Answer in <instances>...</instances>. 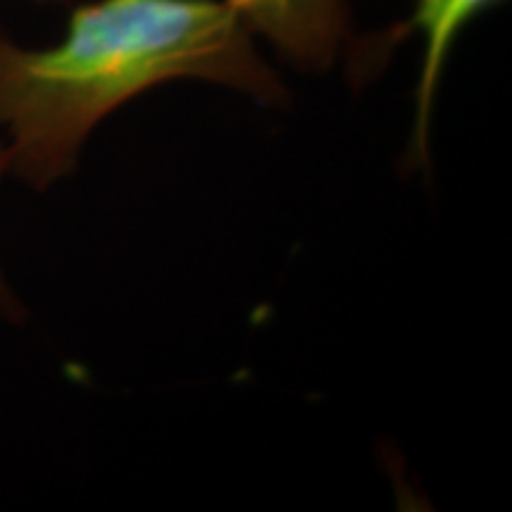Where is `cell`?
Here are the masks:
<instances>
[{"label":"cell","instance_id":"3957f363","mask_svg":"<svg viewBox=\"0 0 512 512\" xmlns=\"http://www.w3.org/2000/svg\"><path fill=\"white\" fill-rule=\"evenodd\" d=\"M498 0H415L413 17L406 22V31L422 34V62L418 88H415V124H413V159L430 157V126L434 100L441 76H444L448 55L472 17Z\"/></svg>","mask_w":512,"mask_h":512},{"label":"cell","instance_id":"5b68a950","mask_svg":"<svg viewBox=\"0 0 512 512\" xmlns=\"http://www.w3.org/2000/svg\"><path fill=\"white\" fill-rule=\"evenodd\" d=\"M43 3H64V0H43Z\"/></svg>","mask_w":512,"mask_h":512},{"label":"cell","instance_id":"277c9868","mask_svg":"<svg viewBox=\"0 0 512 512\" xmlns=\"http://www.w3.org/2000/svg\"><path fill=\"white\" fill-rule=\"evenodd\" d=\"M10 169V157H8V147H5L3 138H0V178H3L5 171ZM0 313L8 318H17L19 313H22V306L15 299V294L8 285H5L3 280V273H0Z\"/></svg>","mask_w":512,"mask_h":512},{"label":"cell","instance_id":"7a4b0ae2","mask_svg":"<svg viewBox=\"0 0 512 512\" xmlns=\"http://www.w3.org/2000/svg\"><path fill=\"white\" fill-rule=\"evenodd\" d=\"M254 38L290 67L325 74L349 53L354 27L347 0H226Z\"/></svg>","mask_w":512,"mask_h":512},{"label":"cell","instance_id":"6da1fadb","mask_svg":"<svg viewBox=\"0 0 512 512\" xmlns=\"http://www.w3.org/2000/svg\"><path fill=\"white\" fill-rule=\"evenodd\" d=\"M209 81L266 107L290 102L283 79L226 0H91L55 46L0 34V128L10 169L46 190L79 162L91 131L171 81Z\"/></svg>","mask_w":512,"mask_h":512}]
</instances>
